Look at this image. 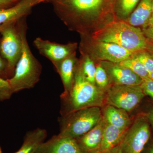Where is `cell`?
Listing matches in <instances>:
<instances>
[{"label":"cell","mask_w":153,"mask_h":153,"mask_svg":"<svg viewBox=\"0 0 153 153\" xmlns=\"http://www.w3.org/2000/svg\"><path fill=\"white\" fill-rule=\"evenodd\" d=\"M119 64L131 69L134 73L142 78L143 80L149 77V72L142 63L134 55Z\"/></svg>","instance_id":"obj_19"},{"label":"cell","mask_w":153,"mask_h":153,"mask_svg":"<svg viewBox=\"0 0 153 153\" xmlns=\"http://www.w3.org/2000/svg\"><path fill=\"white\" fill-rule=\"evenodd\" d=\"M47 136V131L45 129L37 128L28 132L22 147L15 153H36Z\"/></svg>","instance_id":"obj_17"},{"label":"cell","mask_w":153,"mask_h":153,"mask_svg":"<svg viewBox=\"0 0 153 153\" xmlns=\"http://www.w3.org/2000/svg\"><path fill=\"white\" fill-rule=\"evenodd\" d=\"M93 53L99 60L114 63H120L134 54L119 45L112 43L93 41Z\"/></svg>","instance_id":"obj_9"},{"label":"cell","mask_w":153,"mask_h":153,"mask_svg":"<svg viewBox=\"0 0 153 153\" xmlns=\"http://www.w3.org/2000/svg\"><path fill=\"white\" fill-rule=\"evenodd\" d=\"M146 153H153V144L149 148Z\"/></svg>","instance_id":"obj_33"},{"label":"cell","mask_w":153,"mask_h":153,"mask_svg":"<svg viewBox=\"0 0 153 153\" xmlns=\"http://www.w3.org/2000/svg\"><path fill=\"white\" fill-rule=\"evenodd\" d=\"M49 1L52 0H20L14 6L0 8V26L18 22L26 17L35 6Z\"/></svg>","instance_id":"obj_12"},{"label":"cell","mask_w":153,"mask_h":153,"mask_svg":"<svg viewBox=\"0 0 153 153\" xmlns=\"http://www.w3.org/2000/svg\"><path fill=\"white\" fill-rule=\"evenodd\" d=\"M100 107H91L70 113L59 119L60 134L76 139L92 129L102 119Z\"/></svg>","instance_id":"obj_4"},{"label":"cell","mask_w":153,"mask_h":153,"mask_svg":"<svg viewBox=\"0 0 153 153\" xmlns=\"http://www.w3.org/2000/svg\"><path fill=\"white\" fill-rule=\"evenodd\" d=\"M95 82L96 85L105 92L111 86L107 73L101 65L96 66Z\"/></svg>","instance_id":"obj_21"},{"label":"cell","mask_w":153,"mask_h":153,"mask_svg":"<svg viewBox=\"0 0 153 153\" xmlns=\"http://www.w3.org/2000/svg\"><path fill=\"white\" fill-rule=\"evenodd\" d=\"M0 153H2V152L1 149V147H0Z\"/></svg>","instance_id":"obj_35"},{"label":"cell","mask_w":153,"mask_h":153,"mask_svg":"<svg viewBox=\"0 0 153 153\" xmlns=\"http://www.w3.org/2000/svg\"><path fill=\"white\" fill-rule=\"evenodd\" d=\"M149 77L151 79H153V71L149 73Z\"/></svg>","instance_id":"obj_34"},{"label":"cell","mask_w":153,"mask_h":153,"mask_svg":"<svg viewBox=\"0 0 153 153\" xmlns=\"http://www.w3.org/2000/svg\"><path fill=\"white\" fill-rule=\"evenodd\" d=\"M36 153H82L75 139L60 134L40 145Z\"/></svg>","instance_id":"obj_11"},{"label":"cell","mask_w":153,"mask_h":153,"mask_svg":"<svg viewBox=\"0 0 153 153\" xmlns=\"http://www.w3.org/2000/svg\"><path fill=\"white\" fill-rule=\"evenodd\" d=\"M2 27V25L0 26V31H1V29Z\"/></svg>","instance_id":"obj_36"},{"label":"cell","mask_w":153,"mask_h":153,"mask_svg":"<svg viewBox=\"0 0 153 153\" xmlns=\"http://www.w3.org/2000/svg\"><path fill=\"white\" fill-rule=\"evenodd\" d=\"M151 124L146 114L137 116L120 144L123 153H141L149 140Z\"/></svg>","instance_id":"obj_6"},{"label":"cell","mask_w":153,"mask_h":153,"mask_svg":"<svg viewBox=\"0 0 153 153\" xmlns=\"http://www.w3.org/2000/svg\"><path fill=\"white\" fill-rule=\"evenodd\" d=\"M105 124L106 121L102 117L101 120L92 129L75 139L82 153H100Z\"/></svg>","instance_id":"obj_13"},{"label":"cell","mask_w":153,"mask_h":153,"mask_svg":"<svg viewBox=\"0 0 153 153\" xmlns=\"http://www.w3.org/2000/svg\"><path fill=\"white\" fill-rule=\"evenodd\" d=\"M109 153H123L120 145L113 149Z\"/></svg>","instance_id":"obj_31"},{"label":"cell","mask_w":153,"mask_h":153,"mask_svg":"<svg viewBox=\"0 0 153 153\" xmlns=\"http://www.w3.org/2000/svg\"><path fill=\"white\" fill-rule=\"evenodd\" d=\"M147 52H149L153 57V43L151 45L149 49H148Z\"/></svg>","instance_id":"obj_32"},{"label":"cell","mask_w":153,"mask_h":153,"mask_svg":"<svg viewBox=\"0 0 153 153\" xmlns=\"http://www.w3.org/2000/svg\"><path fill=\"white\" fill-rule=\"evenodd\" d=\"M13 94V92L7 79L0 77V101L9 99Z\"/></svg>","instance_id":"obj_23"},{"label":"cell","mask_w":153,"mask_h":153,"mask_svg":"<svg viewBox=\"0 0 153 153\" xmlns=\"http://www.w3.org/2000/svg\"><path fill=\"white\" fill-rule=\"evenodd\" d=\"M61 116L78 110L105 105V91L88 81L76 64L74 84L69 93L60 95Z\"/></svg>","instance_id":"obj_3"},{"label":"cell","mask_w":153,"mask_h":153,"mask_svg":"<svg viewBox=\"0 0 153 153\" xmlns=\"http://www.w3.org/2000/svg\"><path fill=\"white\" fill-rule=\"evenodd\" d=\"M127 129H122L109 124L106 122L100 153H109L121 142Z\"/></svg>","instance_id":"obj_15"},{"label":"cell","mask_w":153,"mask_h":153,"mask_svg":"<svg viewBox=\"0 0 153 153\" xmlns=\"http://www.w3.org/2000/svg\"><path fill=\"white\" fill-rule=\"evenodd\" d=\"M147 116L148 120L149 122L151 125L153 127V107L146 114Z\"/></svg>","instance_id":"obj_29"},{"label":"cell","mask_w":153,"mask_h":153,"mask_svg":"<svg viewBox=\"0 0 153 153\" xmlns=\"http://www.w3.org/2000/svg\"><path fill=\"white\" fill-rule=\"evenodd\" d=\"M33 44L40 54L48 58L52 63L63 60L75 53L76 48L75 43L60 44L40 37L34 40Z\"/></svg>","instance_id":"obj_8"},{"label":"cell","mask_w":153,"mask_h":153,"mask_svg":"<svg viewBox=\"0 0 153 153\" xmlns=\"http://www.w3.org/2000/svg\"><path fill=\"white\" fill-rule=\"evenodd\" d=\"M0 55V77H7V62L3 57Z\"/></svg>","instance_id":"obj_26"},{"label":"cell","mask_w":153,"mask_h":153,"mask_svg":"<svg viewBox=\"0 0 153 153\" xmlns=\"http://www.w3.org/2000/svg\"><path fill=\"white\" fill-rule=\"evenodd\" d=\"M102 65L107 73L110 83L111 85H140L142 78L131 69L119 63L105 61Z\"/></svg>","instance_id":"obj_10"},{"label":"cell","mask_w":153,"mask_h":153,"mask_svg":"<svg viewBox=\"0 0 153 153\" xmlns=\"http://www.w3.org/2000/svg\"><path fill=\"white\" fill-rule=\"evenodd\" d=\"M144 31H143L145 36L149 39L150 41L153 42V26L147 27L145 28Z\"/></svg>","instance_id":"obj_28"},{"label":"cell","mask_w":153,"mask_h":153,"mask_svg":"<svg viewBox=\"0 0 153 153\" xmlns=\"http://www.w3.org/2000/svg\"><path fill=\"white\" fill-rule=\"evenodd\" d=\"M22 42L21 57L13 76L7 79L13 93L34 87L40 79L42 66L31 51L27 38V24L25 17L16 23Z\"/></svg>","instance_id":"obj_2"},{"label":"cell","mask_w":153,"mask_h":153,"mask_svg":"<svg viewBox=\"0 0 153 153\" xmlns=\"http://www.w3.org/2000/svg\"><path fill=\"white\" fill-rule=\"evenodd\" d=\"M102 111V116L109 124L122 129H127L132 123L128 112L112 105H106Z\"/></svg>","instance_id":"obj_16"},{"label":"cell","mask_w":153,"mask_h":153,"mask_svg":"<svg viewBox=\"0 0 153 153\" xmlns=\"http://www.w3.org/2000/svg\"><path fill=\"white\" fill-rule=\"evenodd\" d=\"M134 56L142 63L149 73L153 71V57L147 51H143L135 54Z\"/></svg>","instance_id":"obj_22"},{"label":"cell","mask_w":153,"mask_h":153,"mask_svg":"<svg viewBox=\"0 0 153 153\" xmlns=\"http://www.w3.org/2000/svg\"><path fill=\"white\" fill-rule=\"evenodd\" d=\"M151 26H153V0L152 2V16L150 19L149 20V22L147 24H146L144 26V28L147 27H151Z\"/></svg>","instance_id":"obj_30"},{"label":"cell","mask_w":153,"mask_h":153,"mask_svg":"<svg viewBox=\"0 0 153 153\" xmlns=\"http://www.w3.org/2000/svg\"><path fill=\"white\" fill-rule=\"evenodd\" d=\"M145 96L140 85H111L105 92V105L131 112Z\"/></svg>","instance_id":"obj_7"},{"label":"cell","mask_w":153,"mask_h":153,"mask_svg":"<svg viewBox=\"0 0 153 153\" xmlns=\"http://www.w3.org/2000/svg\"><path fill=\"white\" fill-rule=\"evenodd\" d=\"M20 0H0V8L9 7Z\"/></svg>","instance_id":"obj_27"},{"label":"cell","mask_w":153,"mask_h":153,"mask_svg":"<svg viewBox=\"0 0 153 153\" xmlns=\"http://www.w3.org/2000/svg\"><path fill=\"white\" fill-rule=\"evenodd\" d=\"M60 75L64 87L61 95L69 93L74 84L76 63L75 53L58 62L52 63Z\"/></svg>","instance_id":"obj_14"},{"label":"cell","mask_w":153,"mask_h":153,"mask_svg":"<svg viewBox=\"0 0 153 153\" xmlns=\"http://www.w3.org/2000/svg\"><path fill=\"white\" fill-rule=\"evenodd\" d=\"M92 39L117 44L134 54L147 51L153 43L139 27L123 21H113L105 24L93 33Z\"/></svg>","instance_id":"obj_1"},{"label":"cell","mask_w":153,"mask_h":153,"mask_svg":"<svg viewBox=\"0 0 153 153\" xmlns=\"http://www.w3.org/2000/svg\"><path fill=\"white\" fill-rule=\"evenodd\" d=\"M153 0H141L130 17L128 24L137 27L146 25L150 19L152 10Z\"/></svg>","instance_id":"obj_18"},{"label":"cell","mask_w":153,"mask_h":153,"mask_svg":"<svg viewBox=\"0 0 153 153\" xmlns=\"http://www.w3.org/2000/svg\"><path fill=\"white\" fill-rule=\"evenodd\" d=\"M140 86L145 95L149 96L153 99V79L149 77L143 79Z\"/></svg>","instance_id":"obj_25"},{"label":"cell","mask_w":153,"mask_h":153,"mask_svg":"<svg viewBox=\"0 0 153 153\" xmlns=\"http://www.w3.org/2000/svg\"><path fill=\"white\" fill-rule=\"evenodd\" d=\"M52 1H55V0H52Z\"/></svg>","instance_id":"obj_37"},{"label":"cell","mask_w":153,"mask_h":153,"mask_svg":"<svg viewBox=\"0 0 153 153\" xmlns=\"http://www.w3.org/2000/svg\"><path fill=\"white\" fill-rule=\"evenodd\" d=\"M81 62L79 63L82 74L89 82L95 84V76L96 67L93 60L88 55L83 56Z\"/></svg>","instance_id":"obj_20"},{"label":"cell","mask_w":153,"mask_h":153,"mask_svg":"<svg viewBox=\"0 0 153 153\" xmlns=\"http://www.w3.org/2000/svg\"><path fill=\"white\" fill-rule=\"evenodd\" d=\"M139 0H121V9L124 16H128L131 13Z\"/></svg>","instance_id":"obj_24"},{"label":"cell","mask_w":153,"mask_h":153,"mask_svg":"<svg viewBox=\"0 0 153 153\" xmlns=\"http://www.w3.org/2000/svg\"><path fill=\"white\" fill-rule=\"evenodd\" d=\"M17 22H10L2 25L0 33V53L7 64V76L13 75L15 68L21 57L22 42L21 35L17 29Z\"/></svg>","instance_id":"obj_5"}]
</instances>
